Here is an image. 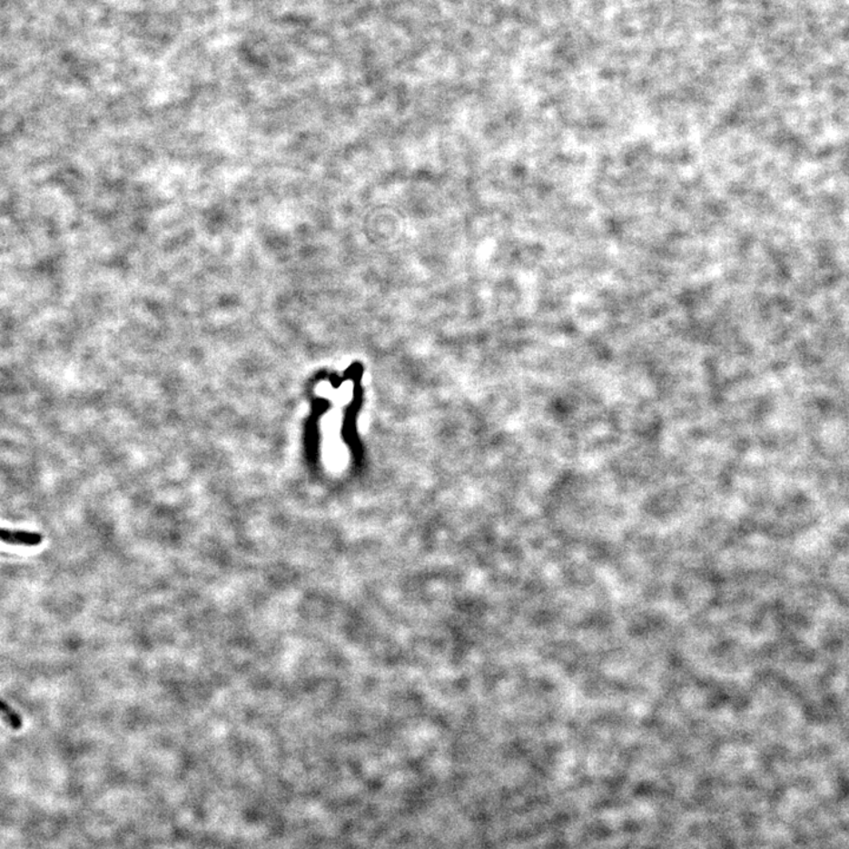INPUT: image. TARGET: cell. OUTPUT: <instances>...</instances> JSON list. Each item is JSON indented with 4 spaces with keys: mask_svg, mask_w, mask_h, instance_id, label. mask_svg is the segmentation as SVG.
Segmentation results:
<instances>
[{
    "mask_svg": "<svg viewBox=\"0 0 849 849\" xmlns=\"http://www.w3.org/2000/svg\"><path fill=\"white\" fill-rule=\"evenodd\" d=\"M0 542L15 547L35 548L43 543V536L38 532L0 528Z\"/></svg>",
    "mask_w": 849,
    "mask_h": 849,
    "instance_id": "1",
    "label": "cell"
},
{
    "mask_svg": "<svg viewBox=\"0 0 849 849\" xmlns=\"http://www.w3.org/2000/svg\"><path fill=\"white\" fill-rule=\"evenodd\" d=\"M0 718H2L4 724L9 726L11 729H22L23 720L21 715L15 712V710L12 709L5 701L2 700V698H0Z\"/></svg>",
    "mask_w": 849,
    "mask_h": 849,
    "instance_id": "2",
    "label": "cell"
}]
</instances>
